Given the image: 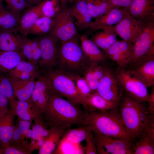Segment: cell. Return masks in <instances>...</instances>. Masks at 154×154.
Wrapping results in <instances>:
<instances>
[{"label": "cell", "instance_id": "obj_51", "mask_svg": "<svg viewBox=\"0 0 154 154\" xmlns=\"http://www.w3.org/2000/svg\"><path fill=\"white\" fill-rule=\"evenodd\" d=\"M3 1L4 0H0V11L5 8L3 5Z\"/></svg>", "mask_w": 154, "mask_h": 154}, {"label": "cell", "instance_id": "obj_42", "mask_svg": "<svg viewBox=\"0 0 154 154\" xmlns=\"http://www.w3.org/2000/svg\"><path fill=\"white\" fill-rule=\"evenodd\" d=\"M18 37L20 44L21 53L28 61L33 63L31 39L19 34Z\"/></svg>", "mask_w": 154, "mask_h": 154}, {"label": "cell", "instance_id": "obj_10", "mask_svg": "<svg viewBox=\"0 0 154 154\" xmlns=\"http://www.w3.org/2000/svg\"><path fill=\"white\" fill-rule=\"evenodd\" d=\"M104 73L99 81L96 92L107 100L117 103L124 93L123 89L113 70L104 65Z\"/></svg>", "mask_w": 154, "mask_h": 154}, {"label": "cell", "instance_id": "obj_47", "mask_svg": "<svg viewBox=\"0 0 154 154\" xmlns=\"http://www.w3.org/2000/svg\"><path fill=\"white\" fill-rule=\"evenodd\" d=\"M9 104V100L0 94V117L9 110L8 108Z\"/></svg>", "mask_w": 154, "mask_h": 154}, {"label": "cell", "instance_id": "obj_19", "mask_svg": "<svg viewBox=\"0 0 154 154\" xmlns=\"http://www.w3.org/2000/svg\"><path fill=\"white\" fill-rule=\"evenodd\" d=\"M41 2L25 9L19 18L18 32L20 35L27 37L28 31L36 21L41 17Z\"/></svg>", "mask_w": 154, "mask_h": 154}, {"label": "cell", "instance_id": "obj_31", "mask_svg": "<svg viewBox=\"0 0 154 154\" xmlns=\"http://www.w3.org/2000/svg\"><path fill=\"white\" fill-rule=\"evenodd\" d=\"M32 121L18 118L17 123L15 125L10 144L21 143L25 140V138H31L32 130L30 128Z\"/></svg>", "mask_w": 154, "mask_h": 154}, {"label": "cell", "instance_id": "obj_8", "mask_svg": "<svg viewBox=\"0 0 154 154\" xmlns=\"http://www.w3.org/2000/svg\"><path fill=\"white\" fill-rule=\"evenodd\" d=\"M92 133L98 154H134V142Z\"/></svg>", "mask_w": 154, "mask_h": 154}, {"label": "cell", "instance_id": "obj_11", "mask_svg": "<svg viewBox=\"0 0 154 154\" xmlns=\"http://www.w3.org/2000/svg\"><path fill=\"white\" fill-rule=\"evenodd\" d=\"M54 18V24L49 33L56 37L61 42L69 40L78 33L66 7H61Z\"/></svg>", "mask_w": 154, "mask_h": 154}, {"label": "cell", "instance_id": "obj_28", "mask_svg": "<svg viewBox=\"0 0 154 154\" xmlns=\"http://www.w3.org/2000/svg\"><path fill=\"white\" fill-rule=\"evenodd\" d=\"M26 58L21 52L0 51V74L9 73Z\"/></svg>", "mask_w": 154, "mask_h": 154}, {"label": "cell", "instance_id": "obj_35", "mask_svg": "<svg viewBox=\"0 0 154 154\" xmlns=\"http://www.w3.org/2000/svg\"><path fill=\"white\" fill-rule=\"evenodd\" d=\"M92 18L95 19L107 13L111 8L108 0H85Z\"/></svg>", "mask_w": 154, "mask_h": 154}, {"label": "cell", "instance_id": "obj_27", "mask_svg": "<svg viewBox=\"0 0 154 154\" xmlns=\"http://www.w3.org/2000/svg\"><path fill=\"white\" fill-rule=\"evenodd\" d=\"M117 103L107 100L96 92L92 93L87 98L85 109L88 112H105L117 107Z\"/></svg>", "mask_w": 154, "mask_h": 154}, {"label": "cell", "instance_id": "obj_46", "mask_svg": "<svg viewBox=\"0 0 154 154\" xmlns=\"http://www.w3.org/2000/svg\"><path fill=\"white\" fill-rule=\"evenodd\" d=\"M111 8L121 7L128 9L133 0H108Z\"/></svg>", "mask_w": 154, "mask_h": 154}, {"label": "cell", "instance_id": "obj_43", "mask_svg": "<svg viewBox=\"0 0 154 154\" xmlns=\"http://www.w3.org/2000/svg\"><path fill=\"white\" fill-rule=\"evenodd\" d=\"M7 9L20 16L26 9L31 7L25 0H4Z\"/></svg>", "mask_w": 154, "mask_h": 154}, {"label": "cell", "instance_id": "obj_38", "mask_svg": "<svg viewBox=\"0 0 154 154\" xmlns=\"http://www.w3.org/2000/svg\"><path fill=\"white\" fill-rule=\"evenodd\" d=\"M2 149L3 154H31L33 151L26 140L21 143H11Z\"/></svg>", "mask_w": 154, "mask_h": 154}, {"label": "cell", "instance_id": "obj_52", "mask_svg": "<svg viewBox=\"0 0 154 154\" xmlns=\"http://www.w3.org/2000/svg\"><path fill=\"white\" fill-rule=\"evenodd\" d=\"M81 0H70L69 3H71L74 2H76L78 1Z\"/></svg>", "mask_w": 154, "mask_h": 154}, {"label": "cell", "instance_id": "obj_7", "mask_svg": "<svg viewBox=\"0 0 154 154\" xmlns=\"http://www.w3.org/2000/svg\"><path fill=\"white\" fill-rule=\"evenodd\" d=\"M114 71L125 93L138 101H147L149 96L147 87L140 80L124 68L118 66Z\"/></svg>", "mask_w": 154, "mask_h": 154}, {"label": "cell", "instance_id": "obj_53", "mask_svg": "<svg viewBox=\"0 0 154 154\" xmlns=\"http://www.w3.org/2000/svg\"><path fill=\"white\" fill-rule=\"evenodd\" d=\"M0 154H3V150L0 147Z\"/></svg>", "mask_w": 154, "mask_h": 154}, {"label": "cell", "instance_id": "obj_36", "mask_svg": "<svg viewBox=\"0 0 154 154\" xmlns=\"http://www.w3.org/2000/svg\"><path fill=\"white\" fill-rule=\"evenodd\" d=\"M87 130V126L68 129L65 132L62 138L75 144L80 143L85 139Z\"/></svg>", "mask_w": 154, "mask_h": 154}, {"label": "cell", "instance_id": "obj_41", "mask_svg": "<svg viewBox=\"0 0 154 154\" xmlns=\"http://www.w3.org/2000/svg\"><path fill=\"white\" fill-rule=\"evenodd\" d=\"M80 144V143H73L61 138L53 154H77V151Z\"/></svg>", "mask_w": 154, "mask_h": 154}, {"label": "cell", "instance_id": "obj_40", "mask_svg": "<svg viewBox=\"0 0 154 154\" xmlns=\"http://www.w3.org/2000/svg\"><path fill=\"white\" fill-rule=\"evenodd\" d=\"M73 77L76 89L82 99L84 103L83 106L85 108L86 100L92 92L83 77L80 75H73Z\"/></svg>", "mask_w": 154, "mask_h": 154}, {"label": "cell", "instance_id": "obj_2", "mask_svg": "<svg viewBox=\"0 0 154 154\" xmlns=\"http://www.w3.org/2000/svg\"><path fill=\"white\" fill-rule=\"evenodd\" d=\"M146 102L136 100L124 92L117 104L122 124L134 142L145 133L152 114Z\"/></svg>", "mask_w": 154, "mask_h": 154}, {"label": "cell", "instance_id": "obj_32", "mask_svg": "<svg viewBox=\"0 0 154 154\" xmlns=\"http://www.w3.org/2000/svg\"><path fill=\"white\" fill-rule=\"evenodd\" d=\"M54 18L45 17L38 18L28 31V34L40 36L50 33L53 26Z\"/></svg>", "mask_w": 154, "mask_h": 154}, {"label": "cell", "instance_id": "obj_9", "mask_svg": "<svg viewBox=\"0 0 154 154\" xmlns=\"http://www.w3.org/2000/svg\"><path fill=\"white\" fill-rule=\"evenodd\" d=\"M41 51V56L38 65L42 71L53 69L57 66L59 39L50 33L38 36Z\"/></svg>", "mask_w": 154, "mask_h": 154}, {"label": "cell", "instance_id": "obj_16", "mask_svg": "<svg viewBox=\"0 0 154 154\" xmlns=\"http://www.w3.org/2000/svg\"><path fill=\"white\" fill-rule=\"evenodd\" d=\"M128 12V9L118 7L112 8L106 13L95 19L88 28L91 31L94 32L115 25Z\"/></svg>", "mask_w": 154, "mask_h": 154}, {"label": "cell", "instance_id": "obj_12", "mask_svg": "<svg viewBox=\"0 0 154 154\" xmlns=\"http://www.w3.org/2000/svg\"><path fill=\"white\" fill-rule=\"evenodd\" d=\"M146 26L131 16L129 11L119 22L113 26L117 35L122 40L131 43L135 41Z\"/></svg>", "mask_w": 154, "mask_h": 154}, {"label": "cell", "instance_id": "obj_37", "mask_svg": "<svg viewBox=\"0 0 154 154\" xmlns=\"http://www.w3.org/2000/svg\"><path fill=\"white\" fill-rule=\"evenodd\" d=\"M41 3V17L53 18L61 8L59 0H44Z\"/></svg>", "mask_w": 154, "mask_h": 154}, {"label": "cell", "instance_id": "obj_48", "mask_svg": "<svg viewBox=\"0 0 154 154\" xmlns=\"http://www.w3.org/2000/svg\"><path fill=\"white\" fill-rule=\"evenodd\" d=\"M151 94L147 102L148 109L150 113L154 114V86H152Z\"/></svg>", "mask_w": 154, "mask_h": 154}, {"label": "cell", "instance_id": "obj_25", "mask_svg": "<svg viewBox=\"0 0 154 154\" xmlns=\"http://www.w3.org/2000/svg\"><path fill=\"white\" fill-rule=\"evenodd\" d=\"M10 77L15 98L19 100L31 101V98L36 82L35 78L23 80Z\"/></svg>", "mask_w": 154, "mask_h": 154}, {"label": "cell", "instance_id": "obj_15", "mask_svg": "<svg viewBox=\"0 0 154 154\" xmlns=\"http://www.w3.org/2000/svg\"><path fill=\"white\" fill-rule=\"evenodd\" d=\"M132 44L123 40H117L104 52L118 66L125 68L130 60Z\"/></svg>", "mask_w": 154, "mask_h": 154}, {"label": "cell", "instance_id": "obj_49", "mask_svg": "<svg viewBox=\"0 0 154 154\" xmlns=\"http://www.w3.org/2000/svg\"><path fill=\"white\" fill-rule=\"evenodd\" d=\"M28 4L30 6L35 5L44 0H25Z\"/></svg>", "mask_w": 154, "mask_h": 154}, {"label": "cell", "instance_id": "obj_4", "mask_svg": "<svg viewBox=\"0 0 154 154\" xmlns=\"http://www.w3.org/2000/svg\"><path fill=\"white\" fill-rule=\"evenodd\" d=\"M77 35L68 40L61 42L58 47L57 66L58 70L72 75L83 73L90 62L85 56Z\"/></svg>", "mask_w": 154, "mask_h": 154}, {"label": "cell", "instance_id": "obj_18", "mask_svg": "<svg viewBox=\"0 0 154 154\" xmlns=\"http://www.w3.org/2000/svg\"><path fill=\"white\" fill-rule=\"evenodd\" d=\"M9 106L11 112L22 120L32 121L41 115L31 101L16 99L10 102Z\"/></svg>", "mask_w": 154, "mask_h": 154}, {"label": "cell", "instance_id": "obj_13", "mask_svg": "<svg viewBox=\"0 0 154 154\" xmlns=\"http://www.w3.org/2000/svg\"><path fill=\"white\" fill-rule=\"evenodd\" d=\"M128 10L145 26L154 25V0H133Z\"/></svg>", "mask_w": 154, "mask_h": 154}, {"label": "cell", "instance_id": "obj_24", "mask_svg": "<svg viewBox=\"0 0 154 154\" xmlns=\"http://www.w3.org/2000/svg\"><path fill=\"white\" fill-rule=\"evenodd\" d=\"M129 70L147 87L154 86V58L147 60Z\"/></svg>", "mask_w": 154, "mask_h": 154}, {"label": "cell", "instance_id": "obj_5", "mask_svg": "<svg viewBox=\"0 0 154 154\" xmlns=\"http://www.w3.org/2000/svg\"><path fill=\"white\" fill-rule=\"evenodd\" d=\"M51 83L53 92L79 105L84 103L76 89L73 75L53 69L42 71Z\"/></svg>", "mask_w": 154, "mask_h": 154}, {"label": "cell", "instance_id": "obj_1", "mask_svg": "<svg viewBox=\"0 0 154 154\" xmlns=\"http://www.w3.org/2000/svg\"><path fill=\"white\" fill-rule=\"evenodd\" d=\"M50 126H85L86 112L75 104L53 93L45 107L40 111Z\"/></svg>", "mask_w": 154, "mask_h": 154}, {"label": "cell", "instance_id": "obj_14", "mask_svg": "<svg viewBox=\"0 0 154 154\" xmlns=\"http://www.w3.org/2000/svg\"><path fill=\"white\" fill-rule=\"evenodd\" d=\"M53 93L48 78L43 74L40 76L36 81L31 98L36 110L40 112L43 109Z\"/></svg>", "mask_w": 154, "mask_h": 154}, {"label": "cell", "instance_id": "obj_26", "mask_svg": "<svg viewBox=\"0 0 154 154\" xmlns=\"http://www.w3.org/2000/svg\"><path fill=\"white\" fill-rule=\"evenodd\" d=\"M92 35L90 39L104 52L118 39L113 26L105 28Z\"/></svg>", "mask_w": 154, "mask_h": 154}, {"label": "cell", "instance_id": "obj_50", "mask_svg": "<svg viewBox=\"0 0 154 154\" xmlns=\"http://www.w3.org/2000/svg\"><path fill=\"white\" fill-rule=\"evenodd\" d=\"M61 7H66V5L70 0H59Z\"/></svg>", "mask_w": 154, "mask_h": 154}, {"label": "cell", "instance_id": "obj_6", "mask_svg": "<svg viewBox=\"0 0 154 154\" xmlns=\"http://www.w3.org/2000/svg\"><path fill=\"white\" fill-rule=\"evenodd\" d=\"M154 25L146 26L132 44L131 56L125 68L130 69L154 58Z\"/></svg>", "mask_w": 154, "mask_h": 154}, {"label": "cell", "instance_id": "obj_21", "mask_svg": "<svg viewBox=\"0 0 154 154\" xmlns=\"http://www.w3.org/2000/svg\"><path fill=\"white\" fill-rule=\"evenodd\" d=\"M32 127L31 141L30 145L32 149H39L48 136L49 128L48 125L41 115L33 120Z\"/></svg>", "mask_w": 154, "mask_h": 154}, {"label": "cell", "instance_id": "obj_34", "mask_svg": "<svg viewBox=\"0 0 154 154\" xmlns=\"http://www.w3.org/2000/svg\"><path fill=\"white\" fill-rule=\"evenodd\" d=\"M11 70L28 75L37 79L42 74V72L38 65L25 60L19 62Z\"/></svg>", "mask_w": 154, "mask_h": 154}, {"label": "cell", "instance_id": "obj_23", "mask_svg": "<svg viewBox=\"0 0 154 154\" xmlns=\"http://www.w3.org/2000/svg\"><path fill=\"white\" fill-rule=\"evenodd\" d=\"M70 127L50 126L48 136L39 149V154H53L62 136Z\"/></svg>", "mask_w": 154, "mask_h": 154}, {"label": "cell", "instance_id": "obj_39", "mask_svg": "<svg viewBox=\"0 0 154 154\" xmlns=\"http://www.w3.org/2000/svg\"><path fill=\"white\" fill-rule=\"evenodd\" d=\"M0 94L6 98L9 102L16 99L9 75L0 74Z\"/></svg>", "mask_w": 154, "mask_h": 154}, {"label": "cell", "instance_id": "obj_3", "mask_svg": "<svg viewBox=\"0 0 154 154\" xmlns=\"http://www.w3.org/2000/svg\"><path fill=\"white\" fill-rule=\"evenodd\" d=\"M84 124L93 132L133 141L122 124L117 107L104 112H87Z\"/></svg>", "mask_w": 154, "mask_h": 154}, {"label": "cell", "instance_id": "obj_17", "mask_svg": "<svg viewBox=\"0 0 154 154\" xmlns=\"http://www.w3.org/2000/svg\"><path fill=\"white\" fill-rule=\"evenodd\" d=\"M74 24L80 31L89 28L92 18L85 0L78 1L68 8Z\"/></svg>", "mask_w": 154, "mask_h": 154}, {"label": "cell", "instance_id": "obj_20", "mask_svg": "<svg viewBox=\"0 0 154 154\" xmlns=\"http://www.w3.org/2000/svg\"><path fill=\"white\" fill-rule=\"evenodd\" d=\"M16 116L10 110L0 117V147L10 145L14 132Z\"/></svg>", "mask_w": 154, "mask_h": 154}, {"label": "cell", "instance_id": "obj_29", "mask_svg": "<svg viewBox=\"0 0 154 154\" xmlns=\"http://www.w3.org/2000/svg\"><path fill=\"white\" fill-rule=\"evenodd\" d=\"M18 32L0 30V51L21 52Z\"/></svg>", "mask_w": 154, "mask_h": 154}, {"label": "cell", "instance_id": "obj_45", "mask_svg": "<svg viewBox=\"0 0 154 154\" xmlns=\"http://www.w3.org/2000/svg\"><path fill=\"white\" fill-rule=\"evenodd\" d=\"M32 58L33 63L38 65L41 56V51L39 42L35 38L31 39Z\"/></svg>", "mask_w": 154, "mask_h": 154}, {"label": "cell", "instance_id": "obj_22", "mask_svg": "<svg viewBox=\"0 0 154 154\" xmlns=\"http://www.w3.org/2000/svg\"><path fill=\"white\" fill-rule=\"evenodd\" d=\"M81 47L85 57L90 62L102 63L108 58L104 52L87 35L80 37Z\"/></svg>", "mask_w": 154, "mask_h": 154}, {"label": "cell", "instance_id": "obj_30", "mask_svg": "<svg viewBox=\"0 0 154 154\" xmlns=\"http://www.w3.org/2000/svg\"><path fill=\"white\" fill-rule=\"evenodd\" d=\"M20 16L4 8L0 11V30L18 32Z\"/></svg>", "mask_w": 154, "mask_h": 154}, {"label": "cell", "instance_id": "obj_44", "mask_svg": "<svg viewBox=\"0 0 154 154\" xmlns=\"http://www.w3.org/2000/svg\"><path fill=\"white\" fill-rule=\"evenodd\" d=\"M87 133L85 140L86 145L85 146V154H98L96 146L93 137L92 133L90 128L88 126Z\"/></svg>", "mask_w": 154, "mask_h": 154}, {"label": "cell", "instance_id": "obj_33", "mask_svg": "<svg viewBox=\"0 0 154 154\" xmlns=\"http://www.w3.org/2000/svg\"><path fill=\"white\" fill-rule=\"evenodd\" d=\"M134 143V154H154V137L146 131L140 138Z\"/></svg>", "mask_w": 154, "mask_h": 154}]
</instances>
